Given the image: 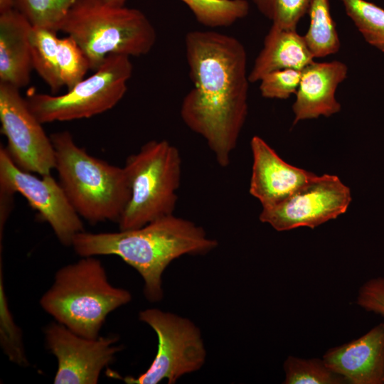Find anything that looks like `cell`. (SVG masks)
<instances>
[{"label":"cell","mask_w":384,"mask_h":384,"mask_svg":"<svg viewBox=\"0 0 384 384\" xmlns=\"http://www.w3.org/2000/svg\"><path fill=\"white\" fill-rule=\"evenodd\" d=\"M107 4L114 6H123L126 0H104Z\"/></svg>","instance_id":"f546056e"},{"label":"cell","mask_w":384,"mask_h":384,"mask_svg":"<svg viewBox=\"0 0 384 384\" xmlns=\"http://www.w3.org/2000/svg\"><path fill=\"white\" fill-rule=\"evenodd\" d=\"M250 147L253 161L249 192L262 207L284 201L316 176L284 161L258 136L252 138Z\"/></svg>","instance_id":"4fadbf2b"},{"label":"cell","mask_w":384,"mask_h":384,"mask_svg":"<svg viewBox=\"0 0 384 384\" xmlns=\"http://www.w3.org/2000/svg\"><path fill=\"white\" fill-rule=\"evenodd\" d=\"M181 157L166 140H151L127 157L124 166L131 188L119 230L142 227L173 215L181 178Z\"/></svg>","instance_id":"8992f818"},{"label":"cell","mask_w":384,"mask_h":384,"mask_svg":"<svg viewBox=\"0 0 384 384\" xmlns=\"http://www.w3.org/2000/svg\"><path fill=\"white\" fill-rule=\"evenodd\" d=\"M41 176L19 169L1 145L0 189L21 194L41 220L49 224L60 243L71 246L74 237L85 231L81 217L59 181L51 174Z\"/></svg>","instance_id":"9c48e42d"},{"label":"cell","mask_w":384,"mask_h":384,"mask_svg":"<svg viewBox=\"0 0 384 384\" xmlns=\"http://www.w3.org/2000/svg\"><path fill=\"white\" fill-rule=\"evenodd\" d=\"M57 32L32 27L30 33L33 68L56 94L64 85L61 80L58 63Z\"/></svg>","instance_id":"d6986e66"},{"label":"cell","mask_w":384,"mask_h":384,"mask_svg":"<svg viewBox=\"0 0 384 384\" xmlns=\"http://www.w3.org/2000/svg\"><path fill=\"white\" fill-rule=\"evenodd\" d=\"M322 359L348 383L383 384L384 323L356 340L329 348Z\"/></svg>","instance_id":"5bb4252c"},{"label":"cell","mask_w":384,"mask_h":384,"mask_svg":"<svg viewBox=\"0 0 384 384\" xmlns=\"http://www.w3.org/2000/svg\"><path fill=\"white\" fill-rule=\"evenodd\" d=\"M131 299L128 290L110 283L102 262L91 256L59 269L40 304L74 333L96 338L108 314Z\"/></svg>","instance_id":"277c9868"},{"label":"cell","mask_w":384,"mask_h":384,"mask_svg":"<svg viewBox=\"0 0 384 384\" xmlns=\"http://www.w3.org/2000/svg\"><path fill=\"white\" fill-rule=\"evenodd\" d=\"M347 65L339 60L315 62L302 71L301 80L292 105L293 124L299 121L331 117L340 112L336 98L338 86L347 78Z\"/></svg>","instance_id":"9a60e30c"},{"label":"cell","mask_w":384,"mask_h":384,"mask_svg":"<svg viewBox=\"0 0 384 384\" xmlns=\"http://www.w3.org/2000/svg\"><path fill=\"white\" fill-rule=\"evenodd\" d=\"M314 60L303 36L297 30L272 25L249 73L250 82H259L266 74L279 70L291 68L302 71Z\"/></svg>","instance_id":"e0dca14e"},{"label":"cell","mask_w":384,"mask_h":384,"mask_svg":"<svg viewBox=\"0 0 384 384\" xmlns=\"http://www.w3.org/2000/svg\"><path fill=\"white\" fill-rule=\"evenodd\" d=\"M185 50L193 87L183 99L181 117L226 167L248 112L245 48L233 36L192 31L185 37Z\"/></svg>","instance_id":"6da1fadb"},{"label":"cell","mask_w":384,"mask_h":384,"mask_svg":"<svg viewBox=\"0 0 384 384\" xmlns=\"http://www.w3.org/2000/svg\"><path fill=\"white\" fill-rule=\"evenodd\" d=\"M365 41L384 52V9L366 0H340Z\"/></svg>","instance_id":"44dd1931"},{"label":"cell","mask_w":384,"mask_h":384,"mask_svg":"<svg viewBox=\"0 0 384 384\" xmlns=\"http://www.w3.org/2000/svg\"><path fill=\"white\" fill-rule=\"evenodd\" d=\"M139 319L148 324L158 338L156 354L148 369L138 377L121 378L127 384H158L163 380L174 384L183 375L203 366L206 351L200 329L190 319L159 309H146Z\"/></svg>","instance_id":"ba28073f"},{"label":"cell","mask_w":384,"mask_h":384,"mask_svg":"<svg viewBox=\"0 0 384 384\" xmlns=\"http://www.w3.org/2000/svg\"><path fill=\"white\" fill-rule=\"evenodd\" d=\"M132 70L129 56L111 54L92 75L65 94L31 92L26 100L42 124L90 118L112 109L122 99Z\"/></svg>","instance_id":"52a82bcc"},{"label":"cell","mask_w":384,"mask_h":384,"mask_svg":"<svg viewBox=\"0 0 384 384\" xmlns=\"http://www.w3.org/2000/svg\"><path fill=\"white\" fill-rule=\"evenodd\" d=\"M284 384H343L341 375L331 370L323 359L289 356L284 363Z\"/></svg>","instance_id":"603a6c76"},{"label":"cell","mask_w":384,"mask_h":384,"mask_svg":"<svg viewBox=\"0 0 384 384\" xmlns=\"http://www.w3.org/2000/svg\"><path fill=\"white\" fill-rule=\"evenodd\" d=\"M351 199L350 188L338 176L316 175L284 201L262 207L259 218L277 231L314 228L343 214Z\"/></svg>","instance_id":"30bf717a"},{"label":"cell","mask_w":384,"mask_h":384,"mask_svg":"<svg viewBox=\"0 0 384 384\" xmlns=\"http://www.w3.org/2000/svg\"><path fill=\"white\" fill-rule=\"evenodd\" d=\"M302 73L295 69H282L269 73L260 82L259 90L265 98L287 100L296 94Z\"/></svg>","instance_id":"4316f807"},{"label":"cell","mask_w":384,"mask_h":384,"mask_svg":"<svg viewBox=\"0 0 384 384\" xmlns=\"http://www.w3.org/2000/svg\"><path fill=\"white\" fill-rule=\"evenodd\" d=\"M50 137L59 183L78 214L92 224L118 223L131 196L124 168L89 154L68 131Z\"/></svg>","instance_id":"3957f363"},{"label":"cell","mask_w":384,"mask_h":384,"mask_svg":"<svg viewBox=\"0 0 384 384\" xmlns=\"http://www.w3.org/2000/svg\"><path fill=\"white\" fill-rule=\"evenodd\" d=\"M218 245L201 226L173 214L134 229L82 231L74 237L71 246L82 257H119L142 276L145 297L158 302L164 296L162 274L173 260L185 255H203Z\"/></svg>","instance_id":"7a4b0ae2"},{"label":"cell","mask_w":384,"mask_h":384,"mask_svg":"<svg viewBox=\"0 0 384 384\" xmlns=\"http://www.w3.org/2000/svg\"><path fill=\"white\" fill-rule=\"evenodd\" d=\"M58 63L60 76L67 90L71 89L85 78L90 63L85 54L70 36L59 38Z\"/></svg>","instance_id":"cb8c5ba5"},{"label":"cell","mask_w":384,"mask_h":384,"mask_svg":"<svg viewBox=\"0 0 384 384\" xmlns=\"http://www.w3.org/2000/svg\"><path fill=\"white\" fill-rule=\"evenodd\" d=\"M75 0H16L15 9L32 26L60 30L69 10Z\"/></svg>","instance_id":"7402d4cb"},{"label":"cell","mask_w":384,"mask_h":384,"mask_svg":"<svg viewBox=\"0 0 384 384\" xmlns=\"http://www.w3.org/2000/svg\"><path fill=\"white\" fill-rule=\"evenodd\" d=\"M191 11L201 24L209 28L232 26L247 16V0H181Z\"/></svg>","instance_id":"ffe728a7"},{"label":"cell","mask_w":384,"mask_h":384,"mask_svg":"<svg viewBox=\"0 0 384 384\" xmlns=\"http://www.w3.org/2000/svg\"><path fill=\"white\" fill-rule=\"evenodd\" d=\"M258 11L272 25L287 30H297L307 14L311 0H252Z\"/></svg>","instance_id":"d4e9b609"},{"label":"cell","mask_w":384,"mask_h":384,"mask_svg":"<svg viewBox=\"0 0 384 384\" xmlns=\"http://www.w3.org/2000/svg\"><path fill=\"white\" fill-rule=\"evenodd\" d=\"M0 334L1 345L4 353L14 363L26 366L28 361L23 346L21 330L14 323L8 308L0 268Z\"/></svg>","instance_id":"484cf974"},{"label":"cell","mask_w":384,"mask_h":384,"mask_svg":"<svg viewBox=\"0 0 384 384\" xmlns=\"http://www.w3.org/2000/svg\"><path fill=\"white\" fill-rule=\"evenodd\" d=\"M357 304L368 311L384 316V277L364 283L359 289Z\"/></svg>","instance_id":"83f0119b"},{"label":"cell","mask_w":384,"mask_h":384,"mask_svg":"<svg viewBox=\"0 0 384 384\" xmlns=\"http://www.w3.org/2000/svg\"><path fill=\"white\" fill-rule=\"evenodd\" d=\"M60 31L75 41L94 71L111 54L146 55L156 40L155 28L142 11L104 0H75Z\"/></svg>","instance_id":"5b68a950"},{"label":"cell","mask_w":384,"mask_h":384,"mask_svg":"<svg viewBox=\"0 0 384 384\" xmlns=\"http://www.w3.org/2000/svg\"><path fill=\"white\" fill-rule=\"evenodd\" d=\"M307 14L309 26L303 37L313 57L324 58L338 53L341 42L329 0H311Z\"/></svg>","instance_id":"ac0fdd59"},{"label":"cell","mask_w":384,"mask_h":384,"mask_svg":"<svg viewBox=\"0 0 384 384\" xmlns=\"http://www.w3.org/2000/svg\"><path fill=\"white\" fill-rule=\"evenodd\" d=\"M32 25L16 9L0 14V82L20 89L30 82Z\"/></svg>","instance_id":"2e32d148"},{"label":"cell","mask_w":384,"mask_h":384,"mask_svg":"<svg viewBox=\"0 0 384 384\" xmlns=\"http://www.w3.org/2000/svg\"><path fill=\"white\" fill-rule=\"evenodd\" d=\"M1 132L6 137L5 149L19 169L41 176L55 167L53 145L42 123L29 109L19 89L0 82Z\"/></svg>","instance_id":"8fae6325"},{"label":"cell","mask_w":384,"mask_h":384,"mask_svg":"<svg viewBox=\"0 0 384 384\" xmlns=\"http://www.w3.org/2000/svg\"><path fill=\"white\" fill-rule=\"evenodd\" d=\"M47 348L55 356V384H96L101 371L122 350L115 336L89 338L80 336L59 323L45 330Z\"/></svg>","instance_id":"7c38bea8"},{"label":"cell","mask_w":384,"mask_h":384,"mask_svg":"<svg viewBox=\"0 0 384 384\" xmlns=\"http://www.w3.org/2000/svg\"><path fill=\"white\" fill-rule=\"evenodd\" d=\"M16 0H0V14L15 9Z\"/></svg>","instance_id":"f1b7e54d"}]
</instances>
